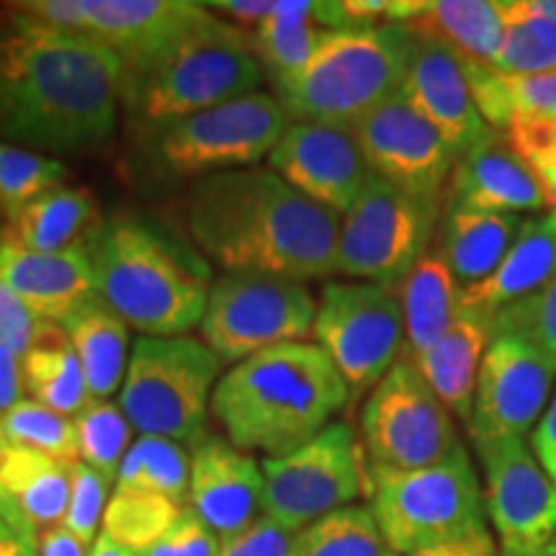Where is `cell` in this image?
Instances as JSON below:
<instances>
[{
	"label": "cell",
	"mask_w": 556,
	"mask_h": 556,
	"mask_svg": "<svg viewBox=\"0 0 556 556\" xmlns=\"http://www.w3.org/2000/svg\"><path fill=\"white\" fill-rule=\"evenodd\" d=\"M13 16L16 29L0 45V142L54 157L106 148L119 122L124 60L90 37Z\"/></svg>",
	"instance_id": "obj_1"
},
{
	"label": "cell",
	"mask_w": 556,
	"mask_h": 556,
	"mask_svg": "<svg viewBox=\"0 0 556 556\" xmlns=\"http://www.w3.org/2000/svg\"><path fill=\"white\" fill-rule=\"evenodd\" d=\"M186 229L191 245L222 270L302 283L338 274L340 214L302 197L270 168L193 180Z\"/></svg>",
	"instance_id": "obj_2"
},
{
	"label": "cell",
	"mask_w": 556,
	"mask_h": 556,
	"mask_svg": "<svg viewBox=\"0 0 556 556\" xmlns=\"http://www.w3.org/2000/svg\"><path fill=\"white\" fill-rule=\"evenodd\" d=\"M96 294L142 336L176 338L199 328L214 274L191 242L148 217L96 222L83 240Z\"/></svg>",
	"instance_id": "obj_3"
},
{
	"label": "cell",
	"mask_w": 556,
	"mask_h": 556,
	"mask_svg": "<svg viewBox=\"0 0 556 556\" xmlns=\"http://www.w3.org/2000/svg\"><path fill=\"white\" fill-rule=\"evenodd\" d=\"M351 389L317 343H287L235 364L212 394V415L245 454L287 456L330 426Z\"/></svg>",
	"instance_id": "obj_4"
},
{
	"label": "cell",
	"mask_w": 556,
	"mask_h": 556,
	"mask_svg": "<svg viewBox=\"0 0 556 556\" xmlns=\"http://www.w3.org/2000/svg\"><path fill=\"white\" fill-rule=\"evenodd\" d=\"M263 67L248 31L219 16L142 65L124 67V114L148 137L199 111L255 93Z\"/></svg>",
	"instance_id": "obj_5"
},
{
	"label": "cell",
	"mask_w": 556,
	"mask_h": 556,
	"mask_svg": "<svg viewBox=\"0 0 556 556\" xmlns=\"http://www.w3.org/2000/svg\"><path fill=\"white\" fill-rule=\"evenodd\" d=\"M417 37L402 24L330 31L309 65L276 86L291 122L353 129L402 90Z\"/></svg>",
	"instance_id": "obj_6"
},
{
	"label": "cell",
	"mask_w": 556,
	"mask_h": 556,
	"mask_svg": "<svg viewBox=\"0 0 556 556\" xmlns=\"http://www.w3.org/2000/svg\"><path fill=\"white\" fill-rule=\"evenodd\" d=\"M222 361L204 340L139 336L119 389L131 428L193 448L212 435L208 413Z\"/></svg>",
	"instance_id": "obj_7"
},
{
	"label": "cell",
	"mask_w": 556,
	"mask_h": 556,
	"mask_svg": "<svg viewBox=\"0 0 556 556\" xmlns=\"http://www.w3.org/2000/svg\"><path fill=\"white\" fill-rule=\"evenodd\" d=\"M371 513L400 556L486 533L484 492L467 446L415 471L368 469Z\"/></svg>",
	"instance_id": "obj_8"
},
{
	"label": "cell",
	"mask_w": 556,
	"mask_h": 556,
	"mask_svg": "<svg viewBox=\"0 0 556 556\" xmlns=\"http://www.w3.org/2000/svg\"><path fill=\"white\" fill-rule=\"evenodd\" d=\"M289 111L270 93L240 96L148 135V155L160 176L204 178L255 168L291 127Z\"/></svg>",
	"instance_id": "obj_9"
},
{
	"label": "cell",
	"mask_w": 556,
	"mask_h": 556,
	"mask_svg": "<svg viewBox=\"0 0 556 556\" xmlns=\"http://www.w3.org/2000/svg\"><path fill=\"white\" fill-rule=\"evenodd\" d=\"M317 304L302 281L248 270H222L208 289L201 338L222 364H240L268 348L304 343Z\"/></svg>",
	"instance_id": "obj_10"
},
{
	"label": "cell",
	"mask_w": 556,
	"mask_h": 556,
	"mask_svg": "<svg viewBox=\"0 0 556 556\" xmlns=\"http://www.w3.org/2000/svg\"><path fill=\"white\" fill-rule=\"evenodd\" d=\"M441 212L443 201L409 197L374 176L340 219L338 274L400 291L430 250Z\"/></svg>",
	"instance_id": "obj_11"
},
{
	"label": "cell",
	"mask_w": 556,
	"mask_h": 556,
	"mask_svg": "<svg viewBox=\"0 0 556 556\" xmlns=\"http://www.w3.org/2000/svg\"><path fill=\"white\" fill-rule=\"evenodd\" d=\"M368 469L415 471L446 462L458 448L454 415L409 358H400L361 409Z\"/></svg>",
	"instance_id": "obj_12"
},
{
	"label": "cell",
	"mask_w": 556,
	"mask_h": 556,
	"mask_svg": "<svg viewBox=\"0 0 556 556\" xmlns=\"http://www.w3.org/2000/svg\"><path fill=\"white\" fill-rule=\"evenodd\" d=\"M263 516L302 533L340 507L368 495L371 479L364 467L356 430L330 422L323 433L287 456L263 458Z\"/></svg>",
	"instance_id": "obj_13"
},
{
	"label": "cell",
	"mask_w": 556,
	"mask_h": 556,
	"mask_svg": "<svg viewBox=\"0 0 556 556\" xmlns=\"http://www.w3.org/2000/svg\"><path fill=\"white\" fill-rule=\"evenodd\" d=\"M11 9L45 29L101 41L124 67L157 58L217 18L193 0H21Z\"/></svg>",
	"instance_id": "obj_14"
},
{
	"label": "cell",
	"mask_w": 556,
	"mask_h": 556,
	"mask_svg": "<svg viewBox=\"0 0 556 556\" xmlns=\"http://www.w3.org/2000/svg\"><path fill=\"white\" fill-rule=\"evenodd\" d=\"M312 338L345 379L351 397L368 392L405 353V317L397 291L366 281H328Z\"/></svg>",
	"instance_id": "obj_15"
},
{
	"label": "cell",
	"mask_w": 556,
	"mask_h": 556,
	"mask_svg": "<svg viewBox=\"0 0 556 556\" xmlns=\"http://www.w3.org/2000/svg\"><path fill=\"white\" fill-rule=\"evenodd\" d=\"M556 366L518 336L497 332L479 366L475 402L467 422L477 448L523 438L539 426L552 402Z\"/></svg>",
	"instance_id": "obj_16"
},
{
	"label": "cell",
	"mask_w": 556,
	"mask_h": 556,
	"mask_svg": "<svg viewBox=\"0 0 556 556\" xmlns=\"http://www.w3.org/2000/svg\"><path fill=\"white\" fill-rule=\"evenodd\" d=\"M484 469V507L500 556H536L556 539V486L523 438L477 448Z\"/></svg>",
	"instance_id": "obj_17"
},
{
	"label": "cell",
	"mask_w": 556,
	"mask_h": 556,
	"mask_svg": "<svg viewBox=\"0 0 556 556\" xmlns=\"http://www.w3.org/2000/svg\"><path fill=\"white\" fill-rule=\"evenodd\" d=\"M374 176L409 197L443 201L456 152L402 93L381 103L351 129Z\"/></svg>",
	"instance_id": "obj_18"
},
{
	"label": "cell",
	"mask_w": 556,
	"mask_h": 556,
	"mask_svg": "<svg viewBox=\"0 0 556 556\" xmlns=\"http://www.w3.org/2000/svg\"><path fill=\"white\" fill-rule=\"evenodd\" d=\"M268 168L315 204L345 214L374 178L351 129L294 122L270 150Z\"/></svg>",
	"instance_id": "obj_19"
},
{
	"label": "cell",
	"mask_w": 556,
	"mask_h": 556,
	"mask_svg": "<svg viewBox=\"0 0 556 556\" xmlns=\"http://www.w3.org/2000/svg\"><path fill=\"white\" fill-rule=\"evenodd\" d=\"M400 93L446 139L456 157L495 131L479 114L462 58L433 41H415Z\"/></svg>",
	"instance_id": "obj_20"
},
{
	"label": "cell",
	"mask_w": 556,
	"mask_h": 556,
	"mask_svg": "<svg viewBox=\"0 0 556 556\" xmlns=\"http://www.w3.org/2000/svg\"><path fill=\"white\" fill-rule=\"evenodd\" d=\"M263 469L222 435L191 448L189 507L219 539L240 533L263 516Z\"/></svg>",
	"instance_id": "obj_21"
},
{
	"label": "cell",
	"mask_w": 556,
	"mask_h": 556,
	"mask_svg": "<svg viewBox=\"0 0 556 556\" xmlns=\"http://www.w3.org/2000/svg\"><path fill=\"white\" fill-rule=\"evenodd\" d=\"M0 283L58 325L96 294L83 242L62 253H37L21 245L5 222H0Z\"/></svg>",
	"instance_id": "obj_22"
},
{
	"label": "cell",
	"mask_w": 556,
	"mask_h": 556,
	"mask_svg": "<svg viewBox=\"0 0 556 556\" xmlns=\"http://www.w3.org/2000/svg\"><path fill=\"white\" fill-rule=\"evenodd\" d=\"M446 201L503 214L541 212L546 206L536 173L513 152L503 131H492L484 142L456 157Z\"/></svg>",
	"instance_id": "obj_23"
},
{
	"label": "cell",
	"mask_w": 556,
	"mask_h": 556,
	"mask_svg": "<svg viewBox=\"0 0 556 556\" xmlns=\"http://www.w3.org/2000/svg\"><path fill=\"white\" fill-rule=\"evenodd\" d=\"M353 29L345 16L343 0H276V11L261 26L248 31L250 50L270 75L274 88L296 78L315 58L330 31Z\"/></svg>",
	"instance_id": "obj_24"
},
{
	"label": "cell",
	"mask_w": 556,
	"mask_h": 556,
	"mask_svg": "<svg viewBox=\"0 0 556 556\" xmlns=\"http://www.w3.org/2000/svg\"><path fill=\"white\" fill-rule=\"evenodd\" d=\"M556 278V208L520 222L510 250L486 281L462 291V307L495 317L507 304L518 302Z\"/></svg>",
	"instance_id": "obj_25"
},
{
	"label": "cell",
	"mask_w": 556,
	"mask_h": 556,
	"mask_svg": "<svg viewBox=\"0 0 556 556\" xmlns=\"http://www.w3.org/2000/svg\"><path fill=\"white\" fill-rule=\"evenodd\" d=\"M520 214L479 212V208L443 204L435 232V253L446 263L458 289L467 291L495 274L516 240Z\"/></svg>",
	"instance_id": "obj_26"
},
{
	"label": "cell",
	"mask_w": 556,
	"mask_h": 556,
	"mask_svg": "<svg viewBox=\"0 0 556 556\" xmlns=\"http://www.w3.org/2000/svg\"><path fill=\"white\" fill-rule=\"evenodd\" d=\"M73 464L39 454V451L9 446L0 490L18 536L37 539V531L62 526L70 503Z\"/></svg>",
	"instance_id": "obj_27"
},
{
	"label": "cell",
	"mask_w": 556,
	"mask_h": 556,
	"mask_svg": "<svg viewBox=\"0 0 556 556\" xmlns=\"http://www.w3.org/2000/svg\"><path fill=\"white\" fill-rule=\"evenodd\" d=\"M492 338H495L492 319L462 307L446 336L430 345L426 353L409 358L433 389L435 397L462 422H469L471 417L479 366Z\"/></svg>",
	"instance_id": "obj_28"
},
{
	"label": "cell",
	"mask_w": 556,
	"mask_h": 556,
	"mask_svg": "<svg viewBox=\"0 0 556 556\" xmlns=\"http://www.w3.org/2000/svg\"><path fill=\"white\" fill-rule=\"evenodd\" d=\"M78 353L90 397L109 400L122 389L129 366V325L93 294L75 307L60 325Z\"/></svg>",
	"instance_id": "obj_29"
},
{
	"label": "cell",
	"mask_w": 556,
	"mask_h": 556,
	"mask_svg": "<svg viewBox=\"0 0 556 556\" xmlns=\"http://www.w3.org/2000/svg\"><path fill=\"white\" fill-rule=\"evenodd\" d=\"M407 29L458 58L492 65L505 34V0H426Z\"/></svg>",
	"instance_id": "obj_30"
},
{
	"label": "cell",
	"mask_w": 556,
	"mask_h": 556,
	"mask_svg": "<svg viewBox=\"0 0 556 556\" xmlns=\"http://www.w3.org/2000/svg\"><path fill=\"white\" fill-rule=\"evenodd\" d=\"M405 317V358H415L438 343L462 309V289L446 263L430 248L397 291Z\"/></svg>",
	"instance_id": "obj_31"
},
{
	"label": "cell",
	"mask_w": 556,
	"mask_h": 556,
	"mask_svg": "<svg viewBox=\"0 0 556 556\" xmlns=\"http://www.w3.org/2000/svg\"><path fill=\"white\" fill-rule=\"evenodd\" d=\"M21 245L37 253H62L80 245L96 227V201L83 186H58L5 222Z\"/></svg>",
	"instance_id": "obj_32"
},
{
	"label": "cell",
	"mask_w": 556,
	"mask_h": 556,
	"mask_svg": "<svg viewBox=\"0 0 556 556\" xmlns=\"http://www.w3.org/2000/svg\"><path fill=\"white\" fill-rule=\"evenodd\" d=\"M479 114L486 127L505 131L513 116L536 114L556 119V70L541 75H505L482 62L464 60Z\"/></svg>",
	"instance_id": "obj_33"
},
{
	"label": "cell",
	"mask_w": 556,
	"mask_h": 556,
	"mask_svg": "<svg viewBox=\"0 0 556 556\" xmlns=\"http://www.w3.org/2000/svg\"><path fill=\"white\" fill-rule=\"evenodd\" d=\"M21 368H24V389L29 400L54 409V413L75 417L93 400L78 353L70 345L65 330L54 340L34 348L26 358H21Z\"/></svg>",
	"instance_id": "obj_34"
},
{
	"label": "cell",
	"mask_w": 556,
	"mask_h": 556,
	"mask_svg": "<svg viewBox=\"0 0 556 556\" xmlns=\"http://www.w3.org/2000/svg\"><path fill=\"white\" fill-rule=\"evenodd\" d=\"M191 451L157 435H139L122 458L116 490L155 492L189 505Z\"/></svg>",
	"instance_id": "obj_35"
},
{
	"label": "cell",
	"mask_w": 556,
	"mask_h": 556,
	"mask_svg": "<svg viewBox=\"0 0 556 556\" xmlns=\"http://www.w3.org/2000/svg\"><path fill=\"white\" fill-rule=\"evenodd\" d=\"M505 75H541L556 70V21L536 0H505V34L492 65Z\"/></svg>",
	"instance_id": "obj_36"
},
{
	"label": "cell",
	"mask_w": 556,
	"mask_h": 556,
	"mask_svg": "<svg viewBox=\"0 0 556 556\" xmlns=\"http://www.w3.org/2000/svg\"><path fill=\"white\" fill-rule=\"evenodd\" d=\"M180 513L184 505L165 495L116 490L103 513L101 533L131 552L144 554L176 526Z\"/></svg>",
	"instance_id": "obj_37"
},
{
	"label": "cell",
	"mask_w": 556,
	"mask_h": 556,
	"mask_svg": "<svg viewBox=\"0 0 556 556\" xmlns=\"http://www.w3.org/2000/svg\"><path fill=\"white\" fill-rule=\"evenodd\" d=\"M299 556H400L389 546L371 507L348 505L299 533Z\"/></svg>",
	"instance_id": "obj_38"
},
{
	"label": "cell",
	"mask_w": 556,
	"mask_h": 556,
	"mask_svg": "<svg viewBox=\"0 0 556 556\" xmlns=\"http://www.w3.org/2000/svg\"><path fill=\"white\" fill-rule=\"evenodd\" d=\"M70 170L58 157L0 142V219L9 222L45 191L67 184Z\"/></svg>",
	"instance_id": "obj_39"
},
{
	"label": "cell",
	"mask_w": 556,
	"mask_h": 556,
	"mask_svg": "<svg viewBox=\"0 0 556 556\" xmlns=\"http://www.w3.org/2000/svg\"><path fill=\"white\" fill-rule=\"evenodd\" d=\"M80 462L96 469L109 482H116L122 458L131 446V422L119 402L90 400L83 413L75 415Z\"/></svg>",
	"instance_id": "obj_40"
},
{
	"label": "cell",
	"mask_w": 556,
	"mask_h": 556,
	"mask_svg": "<svg viewBox=\"0 0 556 556\" xmlns=\"http://www.w3.org/2000/svg\"><path fill=\"white\" fill-rule=\"evenodd\" d=\"M0 420H3V433L11 446L39 451V454H47L65 464L80 462L75 417L60 415L50 407L39 405V402L24 397L16 407L0 415Z\"/></svg>",
	"instance_id": "obj_41"
},
{
	"label": "cell",
	"mask_w": 556,
	"mask_h": 556,
	"mask_svg": "<svg viewBox=\"0 0 556 556\" xmlns=\"http://www.w3.org/2000/svg\"><path fill=\"white\" fill-rule=\"evenodd\" d=\"M492 332L518 336L539 348L556 366V278L492 317Z\"/></svg>",
	"instance_id": "obj_42"
},
{
	"label": "cell",
	"mask_w": 556,
	"mask_h": 556,
	"mask_svg": "<svg viewBox=\"0 0 556 556\" xmlns=\"http://www.w3.org/2000/svg\"><path fill=\"white\" fill-rule=\"evenodd\" d=\"M111 482L88 464H73V482H70V503L62 528L73 533L80 544L88 548L99 539V526L103 523V513L109 505Z\"/></svg>",
	"instance_id": "obj_43"
},
{
	"label": "cell",
	"mask_w": 556,
	"mask_h": 556,
	"mask_svg": "<svg viewBox=\"0 0 556 556\" xmlns=\"http://www.w3.org/2000/svg\"><path fill=\"white\" fill-rule=\"evenodd\" d=\"M62 336L58 323L37 315L29 304L0 283V345L9 348L18 358H26L34 348Z\"/></svg>",
	"instance_id": "obj_44"
},
{
	"label": "cell",
	"mask_w": 556,
	"mask_h": 556,
	"mask_svg": "<svg viewBox=\"0 0 556 556\" xmlns=\"http://www.w3.org/2000/svg\"><path fill=\"white\" fill-rule=\"evenodd\" d=\"M513 152L533 173L556 168V119L554 116L518 114L503 131Z\"/></svg>",
	"instance_id": "obj_45"
},
{
	"label": "cell",
	"mask_w": 556,
	"mask_h": 556,
	"mask_svg": "<svg viewBox=\"0 0 556 556\" xmlns=\"http://www.w3.org/2000/svg\"><path fill=\"white\" fill-rule=\"evenodd\" d=\"M219 556H299V533L261 516L240 533L219 539Z\"/></svg>",
	"instance_id": "obj_46"
},
{
	"label": "cell",
	"mask_w": 556,
	"mask_h": 556,
	"mask_svg": "<svg viewBox=\"0 0 556 556\" xmlns=\"http://www.w3.org/2000/svg\"><path fill=\"white\" fill-rule=\"evenodd\" d=\"M142 556H219V536L201 523L191 507H184L176 526Z\"/></svg>",
	"instance_id": "obj_47"
},
{
	"label": "cell",
	"mask_w": 556,
	"mask_h": 556,
	"mask_svg": "<svg viewBox=\"0 0 556 556\" xmlns=\"http://www.w3.org/2000/svg\"><path fill=\"white\" fill-rule=\"evenodd\" d=\"M531 443H533V456L539 458L541 469L546 471L548 479H552L556 486V394L554 400L548 402L546 413L541 415L539 426L533 428Z\"/></svg>",
	"instance_id": "obj_48"
},
{
	"label": "cell",
	"mask_w": 556,
	"mask_h": 556,
	"mask_svg": "<svg viewBox=\"0 0 556 556\" xmlns=\"http://www.w3.org/2000/svg\"><path fill=\"white\" fill-rule=\"evenodd\" d=\"M26 397L24 389V368L21 358L9 348L0 345V415L16 407Z\"/></svg>",
	"instance_id": "obj_49"
},
{
	"label": "cell",
	"mask_w": 556,
	"mask_h": 556,
	"mask_svg": "<svg viewBox=\"0 0 556 556\" xmlns=\"http://www.w3.org/2000/svg\"><path fill=\"white\" fill-rule=\"evenodd\" d=\"M90 548L80 544L73 533L62 526L47 528L39 533V556H88Z\"/></svg>",
	"instance_id": "obj_50"
},
{
	"label": "cell",
	"mask_w": 556,
	"mask_h": 556,
	"mask_svg": "<svg viewBox=\"0 0 556 556\" xmlns=\"http://www.w3.org/2000/svg\"><path fill=\"white\" fill-rule=\"evenodd\" d=\"M409 556H500V554H497L495 541L490 536V531H486L482 536L458 541V544L426 548V552H417Z\"/></svg>",
	"instance_id": "obj_51"
},
{
	"label": "cell",
	"mask_w": 556,
	"mask_h": 556,
	"mask_svg": "<svg viewBox=\"0 0 556 556\" xmlns=\"http://www.w3.org/2000/svg\"><path fill=\"white\" fill-rule=\"evenodd\" d=\"M0 556H39V539L0 541Z\"/></svg>",
	"instance_id": "obj_52"
},
{
	"label": "cell",
	"mask_w": 556,
	"mask_h": 556,
	"mask_svg": "<svg viewBox=\"0 0 556 556\" xmlns=\"http://www.w3.org/2000/svg\"><path fill=\"white\" fill-rule=\"evenodd\" d=\"M88 556H142V554H137L127 546L116 544V541L109 539L106 533H99V539H96V544L90 546Z\"/></svg>",
	"instance_id": "obj_53"
},
{
	"label": "cell",
	"mask_w": 556,
	"mask_h": 556,
	"mask_svg": "<svg viewBox=\"0 0 556 556\" xmlns=\"http://www.w3.org/2000/svg\"><path fill=\"white\" fill-rule=\"evenodd\" d=\"M539 184L541 189H544V197H546V204H552L556 208V168L552 170H544L539 173Z\"/></svg>",
	"instance_id": "obj_54"
},
{
	"label": "cell",
	"mask_w": 556,
	"mask_h": 556,
	"mask_svg": "<svg viewBox=\"0 0 556 556\" xmlns=\"http://www.w3.org/2000/svg\"><path fill=\"white\" fill-rule=\"evenodd\" d=\"M13 29H16V16H13L11 5H0V45L11 37Z\"/></svg>",
	"instance_id": "obj_55"
},
{
	"label": "cell",
	"mask_w": 556,
	"mask_h": 556,
	"mask_svg": "<svg viewBox=\"0 0 556 556\" xmlns=\"http://www.w3.org/2000/svg\"><path fill=\"white\" fill-rule=\"evenodd\" d=\"M9 446H11V443H9V438H5V433H3V420H0V471H3V462H5V454H9ZM0 513H3L5 520H9V523H11L9 507H5V500H3V490H0Z\"/></svg>",
	"instance_id": "obj_56"
},
{
	"label": "cell",
	"mask_w": 556,
	"mask_h": 556,
	"mask_svg": "<svg viewBox=\"0 0 556 556\" xmlns=\"http://www.w3.org/2000/svg\"><path fill=\"white\" fill-rule=\"evenodd\" d=\"M9 539H24V536H18L16 528H13L9 520H5L3 513H0V541H9Z\"/></svg>",
	"instance_id": "obj_57"
},
{
	"label": "cell",
	"mask_w": 556,
	"mask_h": 556,
	"mask_svg": "<svg viewBox=\"0 0 556 556\" xmlns=\"http://www.w3.org/2000/svg\"><path fill=\"white\" fill-rule=\"evenodd\" d=\"M536 3H539V9L544 11L548 18L556 21V0H536Z\"/></svg>",
	"instance_id": "obj_58"
},
{
	"label": "cell",
	"mask_w": 556,
	"mask_h": 556,
	"mask_svg": "<svg viewBox=\"0 0 556 556\" xmlns=\"http://www.w3.org/2000/svg\"><path fill=\"white\" fill-rule=\"evenodd\" d=\"M536 556H556V539L552 541V544H548V546L544 548V552H539Z\"/></svg>",
	"instance_id": "obj_59"
}]
</instances>
